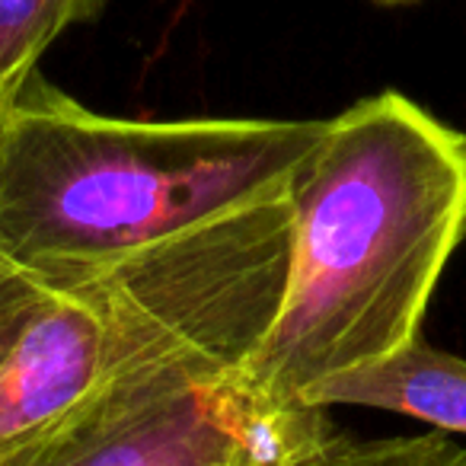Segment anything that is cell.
Masks as SVG:
<instances>
[{"instance_id": "6da1fadb", "label": "cell", "mask_w": 466, "mask_h": 466, "mask_svg": "<svg viewBox=\"0 0 466 466\" xmlns=\"http://www.w3.org/2000/svg\"><path fill=\"white\" fill-rule=\"evenodd\" d=\"M281 304L240 380L272 409L419 339L466 237V135L383 90L336 118L294 173Z\"/></svg>"}, {"instance_id": "7a4b0ae2", "label": "cell", "mask_w": 466, "mask_h": 466, "mask_svg": "<svg viewBox=\"0 0 466 466\" xmlns=\"http://www.w3.org/2000/svg\"><path fill=\"white\" fill-rule=\"evenodd\" d=\"M329 118L141 122L42 71L0 118V253L48 291L291 188Z\"/></svg>"}, {"instance_id": "3957f363", "label": "cell", "mask_w": 466, "mask_h": 466, "mask_svg": "<svg viewBox=\"0 0 466 466\" xmlns=\"http://www.w3.org/2000/svg\"><path fill=\"white\" fill-rule=\"evenodd\" d=\"M288 256L291 198L281 192L52 291L0 364V451L131 364L195 345L253 355L281 304Z\"/></svg>"}, {"instance_id": "277c9868", "label": "cell", "mask_w": 466, "mask_h": 466, "mask_svg": "<svg viewBox=\"0 0 466 466\" xmlns=\"http://www.w3.org/2000/svg\"><path fill=\"white\" fill-rule=\"evenodd\" d=\"M247 351L195 345L131 364L0 466H285L339 431L326 409H272L240 380Z\"/></svg>"}, {"instance_id": "5b68a950", "label": "cell", "mask_w": 466, "mask_h": 466, "mask_svg": "<svg viewBox=\"0 0 466 466\" xmlns=\"http://www.w3.org/2000/svg\"><path fill=\"white\" fill-rule=\"evenodd\" d=\"M304 406L380 409L466 438V358L431 349L419 336L380 361L319 380L307 390Z\"/></svg>"}, {"instance_id": "8992f818", "label": "cell", "mask_w": 466, "mask_h": 466, "mask_svg": "<svg viewBox=\"0 0 466 466\" xmlns=\"http://www.w3.org/2000/svg\"><path fill=\"white\" fill-rule=\"evenodd\" d=\"M109 0H0V118L71 26L99 20Z\"/></svg>"}, {"instance_id": "52a82bcc", "label": "cell", "mask_w": 466, "mask_h": 466, "mask_svg": "<svg viewBox=\"0 0 466 466\" xmlns=\"http://www.w3.org/2000/svg\"><path fill=\"white\" fill-rule=\"evenodd\" d=\"M285 466H466V447L444 431L351 438L336 431Z\"/></svg>"}, {"instance_id": "ba28073f", "label": "cell", "mask_w": 466, "mask_h": 466, "mask_svg": "<svg viewBox=\"0 0 466 466\" xmlns=\"http://www.w3.org/2000/svg\"><path fill=\"white\" fill-rule=\"evenodd\" d=\"M48 298H52V291L35 279H29L26 272L14 268V272L0 275V364L7 361L16 339L23 336L26 323Z\"/></svg>"}, {"instance_id": "9c48e42d", "label": "cell", "mask_w": 466, "mask_h": 466, "mask_svg": "<svg viewBox=\"0 0 466 466\" xmlns=\"http://www.w3.org/2000/svg\"><path fill=\"white\" fill-rule=\"evenodd\" d=\"M374 7H412V4H421V0H370Z\"/></svg>"}, {"instance_id": "30bf717a", "label": "cell", "mask_w": 466, "mask_h": 466, "mask_svg": "<svg viewBox=\"0 0 466 466\" xmlns=\"http://www.w3.org/2000/svg\"><path fill=\"white\" fill-rule=\"evenodd\" d=\"M7 272H14V266H10V262L4 259V253H0V275H7Z\"/></svg>"}]
</instances>
